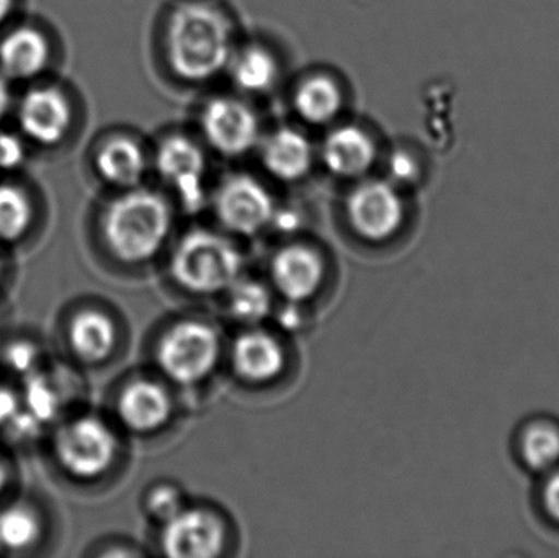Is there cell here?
Instances as JSON below:
<instances>
[{
  "label": "cell",
  "mask_w": 559,
  "mask_h": 558,
  "mask_svg": "<svg viewBox=\"0 0 559 558\" xmlns=\"http://www.w3.org/2000/svg\"><path fill=\"white\" fill-rule=\"evenodd\" d=\"M33 218V206L25 190L0 183V241H15L25 235Z\"/></svg>",
  "instance_id": "cell-23"
},
{
  "label": "cell",
  "mask_w": 559,
  "mask_h": 558,
  "mask_svg": "<svg viewBox=\"0 0 559 558\" xmlns=\"http://www.w3.org/2000/svg\"><path fill=\"white\" fill-rule=\"evenodd\" d=\"M15 10V0H0V26L5 25Z\"/></svg>",
  "instance_id": "cell-33"
},
{
  "label": "cell",
  "mask_w": 559,
  "mask_h": 558,
  "mask_svg": "<svg viewBox=\"0 0 559 558\" xmlns=\"http://www.w3.org/2000/svg\"><path fill=\"white\" fill-rule=\"evenodd\" d=\"M322 163L329 173L342 179L364 176L377 161V146L370 134L355 124L335 128L325 136L321 150Z\"/></svg>",
  "instance_id": "cell-13"
},
{
  "label": "cell",
  "mask_w": 559,
  "mask_h": 558,
  "mask_svg": "<svg viewBox=\"0 0 559 558\" xmlns=\"http://www.w3.org/2000/svg\"><path fill=\"white\" fill-rule=\"evenodd\" d=\"M51 41L33 25H19L0 38V74L9 81H33L51 62Z\"/></svg>",
  "instance_id": "cell-12"
},
{
  "label": "cell",
  "mask_w": 559,
  "mask_h": 558,
  "mask_svg": "<svg viewBox=\"0 0 559 558\" xmlns=\"http://www.w3.org/2000/svg\"><path fill=\"white\" fill-rule=\"evenodd\" d=\"M242 259L231 241L216 233L195 229L174 251V278L195 294L229 290L241 274Z\"/></svg>",
  "instance_id": "cell-3"
},
{
  "label": "cell",
  "mask_w": 559,
  "mask_h": 558,
  "mask_svg": "<svg viewBox=\"0 0 559 558\" xmlns=\"http://www.w3.org/2000/svg\"><path fill=\"white\" fill-rule=\"evenodd\" d=\"M69 344L75 356L84 363H102L110 356L117 344V328L102 311H81L69 324Z\"/></svg>",
  "instance_id": "cell-19"
},
{
  "label": "cell",
  "mask_w": 559,
  "mask_h": 558,
  "mask_svg": "<svg viewBox=\"0 0 559 558\" xmlns=\"http://www.w3.org/2000/svg\"><path fill=\"white\" fill-rule=\"evenodd\" d=\"M117 409L127 428L138 432L154 431L170 418L173 400L159 383L136 380L121 392Z\"/></svg>",
  "instance_id": "cell-16"
},
{
  "label": "cell",
  "mask_w": 559,
  "mask_h": 558,
  "mask_svg": "<svg viewBox=\"0 0 559 558\" xmlns=\"http://www.w3.org/2000/svg\"><path fill=\"white\" fill-rule=\"evenodd\" d=\"M265 169L283 182L302 179L314 164L311 141L296 128H278L262 143Z\"/></svg>",
  "instance_id": "cell-15"
},
{
  "label": "cell",
  "mask_w": 559,
  "mask_h": 558,
  "mask_svg": "<svg viewBox=\"0 0 559 558\" xmlns=\"http://www.w3.org/2000/svg\"><path fill=\"white\" fill-rule=\"evenodd\" d=\"M167 55L176 74L186 81L216 78L235 55L228 19L210 3H182L167 26Z\"/></svg>",
  "instance_id": "cell-1"
},
{
  "label": "cell",
  "mask_w": 559,
  "mask_h": 558,
  "mask_svg": "<svg viewBox=\"0 0 559 558\" xmlns=\"http://www.w3.org/2000/svg\"><path fill=\"white\" fill-rule=\"evenodd\" d=\"M28 141L22 134L0 131V170L13 173L26 163Z\"/></svg>",
  "instance_id": "cell-28"
},
{
  "label": "cell",
  "mask_w": 559,
  "mask_h": 558,
  "mask_svg": "<svg viewBox=\"0 0 559 558\" xmlns=\"http://www.w3.org/2000/svg\"><path fill=\"white\" fill-rule=\"evenodd\" d=\"M41 536V521L26 504H12L0 511V549L19 553L35 546Z\"/></svg>",
  "instance_id": "cell-22"
},
{
  "label": "cell",
  "mask_w": 559,
  "mask_h": 558,
  "mask_svg": "<svg viewBox=\"0 0 559 558\" xmlns=\"http://www.w3.org/2000/svg\"><path fill=\"white\" fill-rule=\"evenodd\" d=\"M215 209L223 225L241 235L261 231L277 212L267 187L248 174H236L219 186Z\"/></svg>",
  "instance_id": "cell-7"
},
{
  "label": "cell",
  "mask_w": 559,
  "mask_h": 558,
  "mask_svg": "<svg viewBox=\"0 0 559 558\" xmlns=\"http://www.w3.org/2000/svg\"><path fill=\"white\" fill-rule=\"evenodd\" d=\"M13 107L20 134L46 150L66 140L74 120L71 100L58 85H33Z\"/></svg>",
  "instance_id": "cell-6"
},
{
  "label": "cell",
  "mask_w": 559,
  "mask_h": 558,
  "mask_svg": "<svg viewBox=\"0 0 559 558\" xmlns=\"http://www.w3.org/2000/svg\"><path fill=\"white\" fill-rule=\"evenodd\" d=\"M225 544L222 521L202 510H186L164 523V553L176 558L219 556Z\"/></svg>",
  "instance_id": "cell-11"
},
{
  "label": "cell",
  "mask_w": 559,
  "mask_h": 558,
  "mask_svg": "<svg viewBox=\"0 0 559 558\" xmlns=\"http://www.w3.org/2000/svg\"><path fill=\"white\" fill-rule=\"evenodd\" d=\"M202 131L210 146L225 156H242L261 143L258 115L235 97H215L205 105Z\"/></svg>",
  "instance_id": "cell-8"
},
{
  "label": "cell",
  "mask_w": 559,
  "mask_h": 558,
  "mask_svg": "<svg viewBox=\"0 0 559 558\" xmlns=\"http://www.w3.org/2000/svg\"><path fill=\"white\" fill-rule=\"evenodd\" d=\"M545 501H547V508L551 517L559 521V474L555 475L550 484L547 485Z\"/></svg>",
  "instance_id": "cell-32"
},
{
  "label": "cell",
  "mask_w": 559,
  "mask_h": 558,
  "mask_svg": "<svg viewBox=\"0 0 559 558\" xmlns=\"http://www.w3.org/2000/svg\"><path fill=\"white\" fill-rule=\"evenodd\" d=\"M95 167L111 186L131 189L140 186L146 174V151L133 138L114 136L98 147Z\"/></svg>",
  "instance_id": "cell-18"
},
{
  "label": "cell",
  "mask_w": 559,
  "mask_h": 558,
  "mask_svg": "<svg viewBox=\"0 0 559 558\" xmlns=\"http://www.w3.org/2000/svg\"><path fill=\"white\" fill-rule=\"evenodd\" d=\"M0 277H2V258H0Z\"/></svg>",
  "instance_id": "cell-35"
},
{
  "label": "cell",
  "mask_w": 559,
  "mask_h": 558,
  "mask_svg": "<svg viewBox=\"0 0 559 558\" xmlns=\"http://www.w3.org/2000/svg\"><path fill=\"white\" fill-rule=\"evenodd\" d=\"M147 510L156 520L167 523L183 510L182 495L169 485L154 488L147 497Z\"/></svg>",
  "instance_id": "cell-27"
},
{
  "label": "cell",
  "mask_w": 559,
  "mask_h": 558,
  "mask_svg": "<svg viewBox=\"0 0 559 558\" xmlns=\"http://www.w3.org/2000/svg\"><path fill=\"white\" fill-rule=\"evenodd\" d=\"M13 95L12 88H10V81L0 74V123L5 120L7 115L12 111L13 108Z\"/></svg>",
  "instance_id": "cell-31"
},
{
  "label": "cell",
  "mask_w": 559,
  "mask_h": 558,
  "mask_svg": "<svg viewBox=\"0 0 559 558\" xmlns=\"http://www.w3.org/2000/svg\"><path fill=\"white\" fill-rule=\"evenodd\" d=\"M388 169H390L391 179L396 183L413 182L417 176L416 161L403 151H397L391 156Z\"/></svg>",
  "instance_id": "cell-29"
},
{
  "label": "cell",
  "mask_w": 559,
  "mask_h": 558,
  "mask_svg": "<svg viewBox=\"0 0 559 558\" xmlns=\"http://www.w3.org/2000/svg\"><path fill=\"white\" fill-rule=\"evenodd\" d=\"M229 310L242 323H259L271 313V294L261 282L238 278L229 287Z\"/></svg>",
  "instance_id": "cell-24"
},
{
  "label": "cell",
  "mask_w": 559,
  "mask_h": 558,
  "mask_svg": "<svg viewBox=\"0 0 559 558\" xmlns=\"http://www.w3.org/2000/svg\"><path fill=\"white\" fill-rule=\"evenodd\" d=\"M344 104L337 82L324 74L311 75L295 92V107L302 120L324 124L334 120Z\"/></svg>",
  "instance_id": "cell-20"
},
{
  "label": "cell",
  "mask_w": 559,
  "mask_h": 558,
  "mask_svg": "<svg viewBox=\"0 0 559 558\" xmlns=\"http://www.w3.org/2000/svg\"><path fill=\"white\" fill-rule=\"evenodd\" d=\"M219 357V337L210 324L182 321L170 328L159 346L157 364L174 382L192 385L205 379Z\"/></svg>",
  "instance_id": "cell-5"
},
{
  "label": "cell",
  "mask_w": 559,
  "mask_h": 558,
  "mask_svg": "<svg viewBox=\"0 0 559 558\" xmlns=\"http://www.w3.org/2000/svg\"><path fill=\"white\" fill-rule=\"evenodd\" d=\"M7 482H9V471H7V465L0 461V491L5 488Z\"/></svg>",
  "instance_id": "cell-34"
},
{
  "label": "cell",
  "mask_w": 559,
  "mask_h": 558,
  "mask_svg": "<svg viewBox=\"0 0 559 558\" xmlns=\"http://www.w3.org/2000/svg\"><path fill=\"white\" fill-rule=\"evenodd\" d=\"M525 462L535 471H547L559 461V432L551 426H534L525 435Z\"/></svg>",
  "instance_id": "cell-25"
},
{
  "label": "cell",
  "mask_w": 559,
  "mask_h": 558,
  "mask_svg": "<svg viewBox=\"0 0 559 558\" xmlns=\"http://www.w3.org/2000/svg\"><path fill=\"white\" fill-rule=\"evenodd\" d=\"M347 215L352 228L361 238L383 241L393 236L403 223V200L393 183L365 180L348 195Z\"/></svg>",
  "instance_id": "cell-9"
},
{
  "label": "cell",
  "mask_w": 559,
  "mask_h": 558,
  "mask_svg": "<svg viewBox=\"0 0 559 558\" xmlns=\"http://www.w3.org/2000/svg\"><path fill=\"white\" fill-rule=\"evenodd\" d=\"M3 364L16 376L26 377L45 367V354L41 347L29 341H16L3 351Z\"/></svg>",
  "instance_id": "cell-26"
},
{
  "label": "cell",
  "mask_w": 559,
  "mask_h": 558,
  "mask_svg": "<svg viewBox=\"0 0 559 558\" xmlns=\"http://www.w3.org/2000/svg\"><path fill=\"white\" fill-rule=\"evenodd\" d=\"M233 367L249 382H267L282 372L285 354L274 336L264 331L242 334L233 347Z\"/></svg>",
  "instance_id": "cell-17"
},
{
  "label": "cell",
  "mask_w": 559,
  "mask_h": 558,
  "mask_svg": "<svg viewBox=\"0 0 559 558\" xmlns=\"http://www.w3.org/2000/svg\"><path fill=\"white\" fill-rule=\"evenodd\" d=\"M173 225L169 203L150 189L131 187L108 205L104 235L108 248L127 262L153 258L166 241Z\"/></svg>",
  "instance_id": "cell-2"
},
{
  "label": "cell",
  "mask_w": 559,
  "mask_h": 558,
  "mask_svg": "<svg viewBox=\"0 0 559 558\" xmlns=\"http://www.w3.org/2000/svg\"><path fill=\"white\" fill-rule=\"evenodd\" d=\"M324 268L319 256L306 246L283 248L272 261L275 288L289 301L311 297L321 284Z\"/></svg>",
  "instance_id": "cell-14"
},
{
  "label": "cell",
  "mask_w": 559,
  "mask_h": 558,
  "mask_svg": "<svg viewBox=\"0 0 559 558\" xmlns=\"http://www.w3.org/2000/svg\"><path fill=\"white\" fill-rule=\"evenodd\" d=\"M228 68L231 69L233 81L246 94H265L278 81L277 59L262 46H248L233 55Z\"/></svg>",
  "instance_id": "cell-21"
},
{
  "label": "cell",
  "mask_w": 559,
  "mask_h": 558,
  "mask_svg": "<svg viewBox=\"0 0 559 558\" xmlns=\"http://www.w3.org/2000/svg\"><path fill=\"white\" fill-rule=\"evenodd\" d=\"M56 459L72 477L92 480L100 477L117 458V436L97 416H79L59 428Z\"/></svg>",
  "instance_id": "cell-4"
},
{
  "label": "cell",
  "mask_w": 559,
  "mask_h": 558,
  "mask_svg": "<svg viewBox=\"0 0 559 558\" xmlns=\"http://www.w3.org/2000/svg\"><path fill=\"white\" fill-rule=\"evenodd\" d=\"M19 409V393L0 383V429L9 428Z\"/></svg>",
  "instance_id": "cell-30"
},
{
  "label": "cell",
  "mask_w": 559,
  "mask_h": 558,
  "mask_svg": "<svg viewBox=\"0 0 559 558\" xmlns=\"http://www.w3.org/2000/svg\"><path fill=\"white\" fill-rule=\"evenodd\" d=\"M156 167L189 212L202 209L206 157L197 141L183 134L166 138L157 147Z\"/></svg>",
  "instance_id": "cell-10"
}]
</instances>
